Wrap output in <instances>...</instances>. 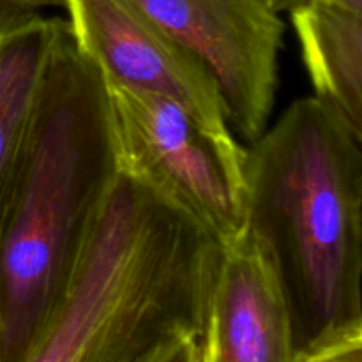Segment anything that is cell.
<instances>
[{
	"label": "cell",
	"mask_w": 362,
	"mask_h": 362,
	"mask_svg": "<svg viewBox=\"0 0 362 362\" xmlns=\"http://www.w3.org/2000/svg\"><path fill=\"white\" fill-rule=\"evenodd\" d=\"M300 362H362V332L322 352L303 357Z\"/></svg>",
	"instance_id": "30bf717a"
},
{
	"label": "cell",
	"mask_w": 362,
	"mask_h": 362,
	"mask_svg": "<svg viewBox=\"0 0 362 362\" xmlns=\"http://www.w3.org/2000/svg\"><path fill=\"white\" fill-rule=\"evenodd\" d=\"M214 74L230 127L251 144L267 129L283 21L269 0H127Z\"/></svg>",
	"instance_id": "5b68a950"
},
{
	"label": "cell",
	"mask_w": 362,
	"mask_h": 362,
	"mask_svg": "<svg viewBox=\"0 0 362 362\" xmlns=\"http://www.w3.org/2000/svg\"><path fill=\"white\" fill-rule=\"evenodd\" d=\"M119 170L225 246L247 230V148L168 99L106 81Z\"/></svg>",
	"instance_id": "277c9868"
},
{
	"label": "cell",
	"mask_w": 362,
	"mask_h": 362,
	"mask_svg": "<svg viewBox=\"0 0 362 362\" xmlns=\"http://www.w3.org/2000/svg\"><path fill=\"white\" fill-rule=\"evenodd\" d=\"M67 0H0V28L30 13L49 7H66Z\"/></svg>",
	"instance_id": "8fae6325"
},
{
	"label": "cell",
	"mask_w": 362,
	"mask_h": 362,
	"mask_svg": "<svg viewBox=\"0 0 362 362\" xmlns=\"http://www.w3.org/2000/svg\"><path fill=\"white\" fill-rule=\"evenodd\" d=\"M290 18L315 98L362 147V14L311 0Z\"/></svg>",
	"instance_id": "9c48e42d"
},
{
	"label": "cell",
	"mask_w": 362,
	"mask_h": 362,
	"mask_svg": "<svg viewBox=\"0 0 362 362\" xmlns=\"http://www.w3.org/2000/svg\"><path fill=\"white\" fill-rule=\"evenodd\" d=\"M318 2L329 4V6L339 7L343 11H350V13L362 14V0H318Z\"/></svg>",
	"instance_id": "5bb4252c"
},
{
	"label": "cell",
	"mask_w": 362,
	"mask_h": 362,
	"mask_svg": "<svg viewBox=\"0 0 362 362\" xmlns=\"http://www.w3.org/2000/svg\"><path fill=\"white\" fill-rule=\"evenodd\" d=\"M219 244L119 172L27 362H154L200 336Z\"/></svg>",
	"instance_id": "3957f363"
},
{
	"label": "cell",
	"mask_w": 362,
	"mask_h": 362,
	"mask_svg": "<svg viewBox=\"0 0 362 362\" xmlns=\"http://www.w3.org/2000/svg\"><path fill=\"white\" fill-rule=\"evenodd\" d=\"M247 233L278 274L299 357L362 332V147L313 95L247 151Z\"/></svg>",
	"instance_id": "7a4b0ae2"
},
{
	"label": "cell",
	"mask_w": 362,
	"mask_h": 362,
	"mask_svg": "<svg viewBox=\"0 0 362 362\" xmlns=\"http://www.w3.org/2000/svg\"><path fill=\"white\" fill-rule=\"evenodd\" d=\"M119 172L108 85L64 21L0 219V362H27Z\"/></svg>",
	"instance_id": "6da1fadb"
},
{
	"label": "cell",
	"mask_w": 362,
	"mask_h": 362,
	"mask_svg": "<svg viewBox=\"0 0 362 362\" xmlns=\"http://www.w3.org/2000/svg\"><path fill=\"white\" fill-rule=\"evenodd\" d=\"M62 18L30 13L0 28V219L6 211Z\"/></svg>",
	"instance_id": "ba28073f"
},
{
	"label": "cell",
	"mask_w": 362,
	"mask_h": 362,
	"mask_svg": "<svg viewBox=\"0 0 362 362\" xmlns=\"http://www.w3.org/2000/svg\"><path fill=\"white\" fill-rule=\"evenodd\" d=\"M154 362H200L198 336H184L177 339Z\"/></svg>",
	"instance_id": "7c38bea8"
},
{
	"label": "cell",
	"mask_w": 362,
	"mask_h": 362,
	"mask_svg": "<svg viewBox=\"0 0 362 362\" xmlns=\"http://www.w3.org/2000/svg\"><path fill=\"white\" fill-rule=\"evenodd\" d=\"M310 0H269V4H271L272 9L276 11V13H292V11H296L297 7L304 6V4H308Z\"/></svg>",
	"instance_id": "4fadbf2b"
},
{
	"label": "cell",
	"mask_w": 362,
	"mask_h": 362,
	"mask_svg": "<svg viewBox=\"0 0 362 362\" xmlns=\"http://www.w3.org/2000/svg\"><path fill=\"white\" fill-rule=\"evenodd\" d=\"M198 346L200 362H300L278 274L251 233L219 246Z\"/></svg>",
	"instance_id": "52a82bcc"
},
{
	"label": "cell",
	"mask_w": 362,
	"mask_h": 362,
	"mask_svg": "<svg viewBox=\"0 0 362 362\" xmlns=\"http://www.w3.org/2000/svg\"><path fill=\"white\" fill-rule=\"evenodd\" d=\"M67 25L106 81L175 103L219 136H233L214 74L127 0H67Z\"/></svg>",
	"instance_id": "8992f818"
}]
</instances>
